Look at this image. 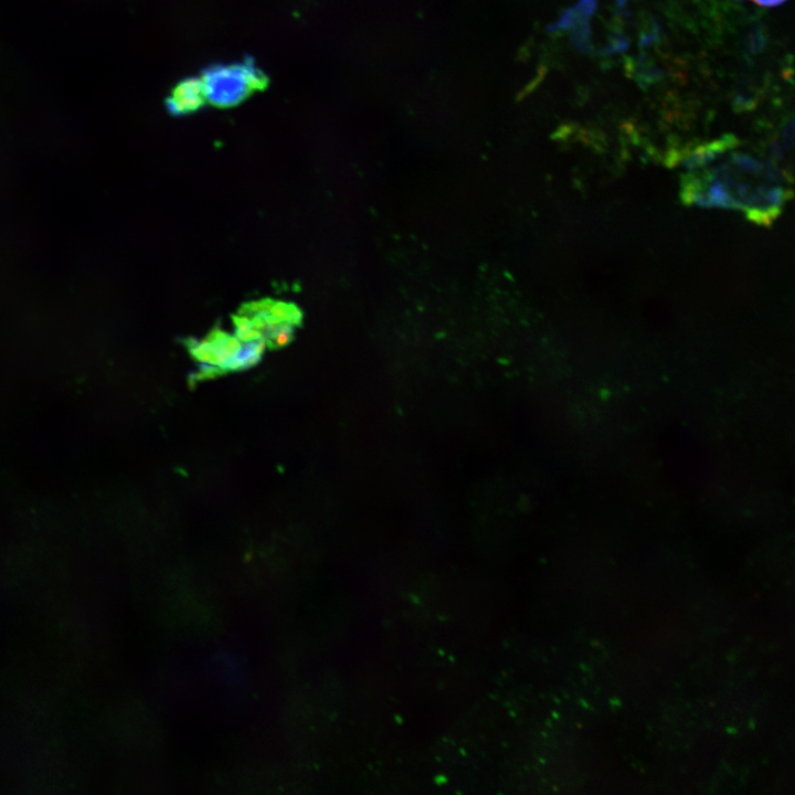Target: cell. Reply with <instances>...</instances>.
Here are the masks:
<instances>
[{"label":"cell","mask_w":795,"mask_h":795,"mask_svg":"<svg viewBox=\"0 0 795 795\" xmlns=\"http://www.w3.org/2000/svg\"><path fill=\"white\" fill-rule=\"evenodd\" d=\"M749 1L755 3L756 6H760V7L771 8V7L780 6L781 3H783L786 0H749Z\"/></svg>","instance_id":"4"},{"label":"cell","mask_w":795,"mask_h":795,"mask_svg":"<svg viewBox=\"0 0 795 795\" xmlns=\"http://www.w3.org/2000/svg\"><path fill=\"white\" fill-rule=\"evenodd\" d=\"M617 8H623L626 4V0H615Z\"/></svg>","instance_id":"5"},{"label":"cell","mask_w":795,"mask_h":795,"mask_svg":"<svg viewBox=\"0 0 795 795\" xmlns=\"http://www.w3.org/2000/svg\"><path fill=\"white\" fill-rule=\"evenodd\" d=\"M261 82L259 73L250 64L212 67L201 78L205 99L222 107L239 104Z\"/></svg>","instance_id":"2"},{"label":"cell","mask_w":795,"mask_h":795,"mask_svg":"<svg viewBox=\"0 0 795 795\" xmlns=\"http://www.w3.org/2000/svg\"><path fill=\"white\" fill-rule=\"evenodd\" d=\"M204 99L201 80H187L174 89L168 106L174 114H184L197 109Z\"/></svg>","instance_id":"3"},{"label":"cell","mask_w":795,"mask_h":795,"mask_svg":"<svg viewBox=\"0 0 795 795\" xmlns=\"http://www.w3.org/2000/svg\"><path fill=\"white\" fill-rule=\"evenodd\" d=\"M723 153V152H722ZM717 157L701 166L686 168L680 181V195L685 203L703 208H723L743 211L759 223L775 220L791 191L774 181L751 178L775 168L745 153L734 152L725 159Z\"/></svg>","instance_id":"1"}]
</instances>
